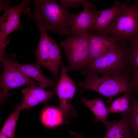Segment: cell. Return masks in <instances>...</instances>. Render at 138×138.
I'll use <instances>...</instances> for the list:
<instances>
[{"label":"cell","mask_w":138,"mask_h":138,"mask_svg":"<svg viewBox=\"0 0 138 138\" xmlns=\"http://www.w3.org/2000/svg\"><path fill=\"white\" fill-rule=\"evenodd\" d=\"M40 33L39 42L35 52L37 63L49 70V49L53 40L42 27L37 25Z\"/></svg>","instance_id":"9a60e30c"},{"label":"cell","mask_w":138,"mask_h":138,"mask_svg":"<svg viewBox=\"0 0 138 138\" xmlns=\"http://www.w3.org/2000/svg\"><path fill=\"white\" fill-rule=\"evenodd\" d=\"M14 61L10 57L4 56L1 61L3 71L0 78L1 100L5 99L11 89L24 85H38L37 82L19 68Z\"/></svg>","instance_id":"52a82bcc"},{"label":"cell","mask_w":138,"mask_h":138,"mask_svg":"<svg viewBox=\"0 0 138 138\" xmlns=\"http://www.w3.org/2000/svg\"><path fill=\"white\" fill-rule=\"evenodd\" d=\"M60 67L61 75L55 88L59 99L60 109L68 122L67 118L77 116L76 112L71 103L76 91V86L75 83L68 76L66 67L62 61Z\"/></svg>","instance_id":"ba28073f"},{"label":"cell","mask_w":138,"mask_h":138,"mask_svg":"<svg viewBox=\"0 0 138 138\" xmlns=\"http://www.w3.org/2000/svg\"><path fill=\"white\" fill-rule=\"evenodd\" d=\"M106 36L127 44L138 36V0L128 5L116 18Z\"/></svg>","instance_id":"277c9868"},{"label":"cell","mask_w":138,"mask_h":138,"mask_svg":"<svg viewBox=\"0 0 138 138\" xmlns=\"http://www.w3.org/2000/svg\"><path fill=\"white\" fill-rule=\"evenodd\" d=\"M31 1L24 0L17 5L11 6L9 1H0V9L4 11L0 18V55H5V50L9 43L6 37L11 33L20 29L21 27L20 15L30 11L28 6Z\"/></svg>","instance_id":"5b68a950"},{"label":"cell","mask_w":138,"mask_h":138,"mask_svg":"<svg viewBox=\"0 0 138 138\" xmlns=\"http://www.w3.org/2000/svg\"><path fill=\"white\" fill-rule=\"evenodd\" d=\"M84 79L78 82L81 88V94L86 90L97 92L107 98V102L109 105L112 99L116 95L123 93L135 91L131 83L132 75L128 73H121L109 75H89L85 76Z\"/></svg>","instance_id":"3957f363"},{"label":"cell","mask_w":138,"mask_h":138,"mask_svg":"<svg viewBox=\"0 0 138 138\" xmlns=\"http://www.w3.org/2000/svg\"><path fill=\"white\" fill-rule=\"evenodd\" d=\"M60 45L66 54L68 72L80 71L89 62L88 37L87 33L80 35L68 36Z\"/></svg>","instance_id":"8992f818"},{"label":"cell","mask_w":138,"mask_h":138,"mask_svg":"<svg viewBox=\"0 0 138 138\" xmlns=\"http://www.w3.org/2000/svg\"><path fill=\"white\" fill-rule=\"evenodd\" d=\"M82 102L91 111L95 117L94 122L101 121L103 123L107 120L109 114L108 109L106 106L101 99L95 97L91 100L84 98L81 100Z\"/></svg>","instance_id":"2e32d148"},{"label":"cell","mask_w":138,"mask_h":138,"mask_svg":"<svg viewBox=\"0 0 138 138\" xmlns=\"http://www.w3.org/2000/svg\"><path fill=\"white\" fill-rule=\"evenodd\" d=\"M61 50L53 39L50 46L49 53V69L55 77H57L60 66L61 60Z\"/></svg>","instance_id":"d6986e66"},{"label":"cell","mask_w":138,"mask_h":138,"mask_svg":"<svg viewBox=\"0 0 138 138\" xmlns=\"http://www.w3.org/2000/svg\"><path fill=\"white\" fill-rule=\"evenodd\" d=\"M41 120L43 125L49 127L68 123L60 109L51 107L46 108L42 110Z\"/></svg>","instance_id":"ac0fdd59"},{"label":"cell","mask_w":138,"mask_h":138,"mask_svg":"<svg viewBox=\"0 0 138 138\" xmlns=\"http://www.w3.org/2000/svg\"><path fill=\"white\" fill-rule=\"evenodd\" d=\"M129 1H117L112 7L103 10L96 9L93 12L95 18L93 31L100 35L106 36L118 15L128 4Z\"/></svg>","instance_id":"9c48e42d"},{"label":"cell","mask_w":138,"mask_h":138,"mask_svg":"<svg viewBox=\"0 0 138 138\" xmlns=\"http://www.w3.org/2000/svg\"><path fill=\"white\" fill-rule=\"evenodd\" d=\"M82 5L84 9L77 14L68 29V35H80L93 31L95 21L93 11L95 7L91 3L86 1Z\"/></svg>","instance_id":"30bf717a"},{"label":"cell","mask_w":138,"mask_h":138,"mask_svg":"<svg viewBox=\"0 0 138 138\" xmlns=\"http://www.w3.org/2000/svg\"><path fill=\"white\" fill-rule=\"evenodd\" d=\"M131 83L134 90L138 94V70L132 74Z\"/></svg>","instance_id":"cb8c5ba5"},{"label":"cell","mask_w":138,"mask_h":138,"mask_svg":"<svg viewBox=\"0 0 138 138\" xmlns=\"http://www.w3.org/2000/svg\"><path fill=\"white\" fill-rule=\"evenodd\" d=\"M137 95L131 101V108L130 112L125 115L128 124L133 131L134 138H138V101Z\"/></svg>","instance_id":"44dd1931"},{"label":"cell","mask_w":138,"mask_h":138,"mask_svg":"<svg viewBox=\"0 0 138 138\" xmlns=\"http://www.w3.org/2000/svg\"><path fill=\"white\" fill-rule=\"evenodd\" d=\"M21 104H18L14 111L8 118L2 128L0 133L9 138H15V131L17 122L21 111Z\"/></svg>","instance_id":"ffe728a7"},{"label":"cell","mask_w":138,"mask_h":138,"mask_svg":"<svg viewBox=\"0 0 138 138\" xmlns=\"http://www.w3.org/2000/svg\"><path fill=\"white\" fill-rule=\"evenodd\" d=\"M34 13L25 14L46 31L56 33L59 36H68L69 27L77 14L72 13L60 3L53 0L34 1Z\"/></svg>","instance_id":"6da1fadb"},{"label":"cell","mask_w":138,"mask_h":138,"mask_svg":"<svg viewBox=\"0 0 138 138\" xmlns=\"http://www.w3.org/2000/svg\"><path fill=\"white\" fill-rule=\"evenodd\" d=\"M118 121L107 120L104 123L106 132L102 138H134L125 115Z\"/></svg>","instance_id":"4fadbf2b"},{"label":"cell","mask_w":138,"mask_h":138,"mask_svg":"<svg viewBox=\"0 0 138 138\" xmlns=\"http://www.w3.org/2000/svg\"><path fill=\"white\" fill-rule=\"evenodd\" d=\"M137 94L133 92L124 93L123 95L112 101L110 105L108 108L109 114L117 113L121 116L126 115L131 110L132 98Z\"/></svg>","instance_id":"e0dca14e"},{"label":"cell","mask_w":138,"mask_h":138,"mask_svg":"<svg viewBox=\"0 0 138 138\" xmlns=\"http://www.w3.org/2000/svg\"><path fill=\"white\" fill-rule=\"evenodd\" d=\"M128 46V65L130 73L132 75L138 70V36L132 39Z\"/></svg>","instance_id":"7402d4cb"},{"label":"cell","mask_w":138,"mask_h":138,"mask_svg":"<svg viewBox=\"0 0 138 138\" xmlns=\"http://www.w3.org/2000/svg\"><path fill=\"white\" fill-rule=\"evenodd\" d=\"M0 138H9L5 135L0 133Z\"/></svg>","instance_id":"d4e9b609"},{"label":"cell","mask_w":138,"mask_h":138,"mask_svg":"<svg viewBox=\"0 0 138 138\" xmlns=\"http://www.w3.org/2000/svg\"><path fill=\"white\" fill-rule=\"evenodd\" d=\"M129 54L127 44L116 42L103 54L89 63L80 72L85 76L100 74L109 75L121 73L131 74L128 65Z\"/></svg>","instance_id":"7a4b0ae2"},{"label":"cell","mask_w":138,"mask_h":138,"mask_svg":"<svg viewBox=\"0 0 138 138\" xmlns=\"http://www.w3.org/2000/svg\"><path fill=\"white\" fill-rule=\"evenodd\" d=\"M21 91L23 95V99L21 105V110L30 109L41 103H47L56 93V88L52 90H47L34 84L28 85Z\"/></svg>","instance_id":"8fae6325"},{"label":"cell","mask_w":138,"mask_h":138,"mask_svg":"<svg viewBox=\"0 0 138 138\" xmlns=\"http://www.w3.org/2000/svg\"><path fill=\"white\" fill-rule=\"evenodd\" d=\"M87 34L88 40L89 63L103 54L116 42L110 37L99 35L93 31L88 32Z\"/></svg>","instance_id":"7c38bea8"},{"label":"cell","mask_w":138,"mask_h":138,"mask_svg":"<svg viewBox=\"0 0 138 138\" xmlns=\"http://www.w3.org/2000/svg\"><path fill=\"white\" fill-rule=\"evenodd\" d=\"M14 62L17 67L26 75L36 80L39 87L44 89L55 88V80L45 77L42 73L40 65L37 62L32 64H19L15 61Z\"/></svg>","instance_id":"5bb4252c"},{"label":"cell","mask_w":138,"mask_h":138,"mask_svg":"<svg viewBox=\"0 0 138 138\" xmlns=\"http://www.w3.org/2000/svg\"><path fill=\"white\" fill-rule=\"evenodd\" d=\"M84 0H60V3L64 7L68 9L77 7L81 4L85 2Z\"/></svg>","instance_id":"603a6c76"}]
</instances>
